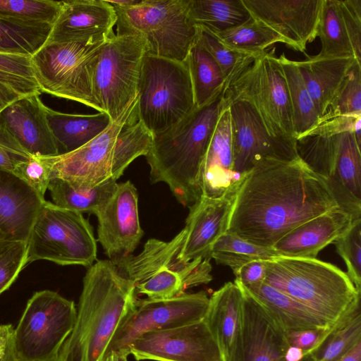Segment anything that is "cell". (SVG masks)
<instances>
[{"label":"cell","mask_w":361,"mask_h":361,"mask_svg":"<svg viewBox=\"0 0 361 361\" xmlns=\"http://www.w3.org/2000/svg\"><path fill=\"white\" fill-rule=\"evenodd\" d=\"M338 207L326 181L300 157L264 158L241 180L227 231L272 247L297 226Z\"/></svg>","instance_id":"cell-1"},{"label":"cell","mask_w":361,"mask_h":361,"mask_svg":"<svg viewBox=\"0 0 361 361\" xmlns=\"http://www.w3.org/2000/svg\"><path fill=\"white\" fill-rule=\"evenodd\" d=\"M357 117L321 118L296 139L298 157L326 181L338 206L355 219L361 218L360 146L353 133Z\"/></svg>","instance_id":"cell-4"},{"label":"cell","mask_w":361,"mask_h":361,"mask_svg":"<svg viewBox=\"0 0 361 361\" xmlns=\"http://www.w3.org/2000/svg\"><path fill=\"white\" fill-rule=\"evenodd\" d=\"M224 99L247 102L271 135L296 140L287 82L274 51L255 58L224 89Z\"/></svg>","instance_id":"cell-11"},{"label":"cell","mask_w":361,"mask_h":361,"mask_svg":"<svg viewBox=\"0 0 361 361\" xmlns=\"http://www.w3.org/2000/svg\"><path fill=\"white\" fill-rule=\"evenodd\" d=\"M185 61L190 72L196 107L207 104L226 88L219 66L195 41Z\"/></svg>","instance_id":"cell-33"},{"label":"cell","mask_w":361,"mask_h":361,"mask_svg":"<svg viewBox=\"0 0 361 361\" xmlns=\"http://www.w3.org/2000/svg\"><path fill=\"white\" fill-rule=\"evenodd\" d=\"M188 13L195 26L219 32L252 18L242 0H188Z\"/></svg>","instance_id":"cell-32"},{"label":"cell","mask_w":361,"mask_h":361,"mask_svg":"<svg viewBox=\"0 0 361 361\" xmlns=\"http://www.w3.org/2000/svg\"><path fill=\"white\" fill-rule=\"evenodd\" d=\"M238 188L219 198L201 195L189 207L184 228L185 237L180 254L183 261L211 259L213 245L228 231Z\"/></svg>","instance_id":"cell-23"},{"label":"cell","mask_w":361,"mask_h":361,"mask_svg":"<svg viewBox=\"0 0 361 361\" xmlns=\"http://www.w3.org/2000/svg\"><path fill=\"white\" fill-rule=\"evenodd\" d=\"M61 1L0 0V18L30 24L54 23Z\"/></svg>","instance_id":"cell-41"},{"label":"cell","mask_w":361,"mask_h":361,"mask_svg":"<svg viewBox=\"0 0 361 361\" xmlns=\"http://www.w3.org/2000/svg\"><path fill=\"white\" fill-rule=\"evenodd\" d=\"M251 16L279 35L283 44L305 52L317 37L323 0H242Z\"/></svg>","instance_id":"cell-21"},{"label":"cell","mask_w":361,"mask_h":361,"mask_svg":"<svg viewBox=\"0 0 361 361\" xmlns=\"http://www.w3.org/2000/svg\"><path fill=\"white\" fill-rule=\"evenodd\" d=\"M235 276V281L244 286L264 282L266 276L265 260L247 263L238 270Z\"/></svg>","instance_id":"cell-49"},{"label":"cell","mask_w":361,"mask_h":361,"mask_svg":"<svg viewBox=\"0 0 361 361\" xmlns=\"http://www.w3.org/2000/svg\"><path fill=\"white\" fill-rule=\"evenodd\" d=\"M361 116V63L355 61L322 118Z\"/></svg>","instance_id":"cell-43"},{"label":"cell","mask_w":361,"mask_h":361,"mask_svg":"<svg viewBox=\"0 0 361 361\" xmlns=\"http://www.w3.org/2000/svg\"><path fill=\"white\" fill-rule=\"evenodd\" d=\"M137 114L156 135L171 128L196 108L185 61L147 53L138 85Z\"/></svg>","instance_id":"cell-7"},{"label":"cell","mask_w":361,"mask_h":361,"mask_svg":"<svg viewBox=\"0 0 361 361\" xmlns=\"http://www.w3.org/2000/svg\"><path fill=\"white\" fill-rule=\"evenodd\" d=\"M130 355L126 350H116L106 352L100 361H128Z\"/></svg>","instance_id":"cell-53"},{"label":"cell","mask_w":361,"mask_h":361,"mask_svg":"<svg viewBox=\"0 0 361 361\" xmlns=\"http://www.w3.org/2000/svg\"><path fill=\"white\" fill-rule=\"evenodd\" d=\"M185 237L183 228L169 241L149 239L139 254L116 265L134 283L136 294L167 300L212 280L210 259L185 262L180 258Z\"/></svg>","instance_id":"cell-6"},{"label":"cell","mask_w":361,"mask_h":361,"mask_svg":"<svg viewBox=\"0 0 361 361\" xmlns=\"http://www.w3.org/2000/svg\"><path fill=\"white\" fill-rule=\"evenodd\" d=\"M77 309L73 301L44 290L29 299L13 331V348L18 361H51L73 330Z\"/></svg>","instance_id":"cell-13"},{"label":"cell","mask_w":361,"mask_h":361,"mask_svg":"<svg viewBox=\"0 0 361 361\" xmlns=\"http://www.w3.org/2000/svg\"><path fill=\"white\" fill-rule=\"evenodd\" d=\"M264 283L303 305L332 326L360 305V293L345 272L317 258L265 260Z\"/></svg>","instance_id":"cell-5"},{"label":"cell","mask_w":361,"mask_h":361,"mask_svg":"<svg viewBox=\"0 0 361 361\" xmlns=\"http://www.w3.org/2000/svg\"><path fill=\"white\" fill-rule=\"evenodd\" d=\"M224 90L171 128L154 135L145 156L152 183H166L183 206H191L202 195L201 167L224 107Z\"/></svg>","instance_id":"cell-3"},{"label":"cell","mask_w":361,"mask_h":361,"mask_svg":"<svg viewBox=\"0 0 361 361\" xmlns=\"http://www.w3.org/2000/svg\"><path fill=\"white\" fill-rule=\"evenodd\" d=\"M244 287L286 331L330 326L303 305L264 282Z\"/></svg>","instance_id":"cell-30"},{"label":"cell","mask_w":361,"mask_h":361,"mask_svg":"<svg viewBox=\"0 0 361 361\" xmlns=\"http://www.w3.org/2000/svg\"><path fill=\"white\" fill-rule=\"evenodd\" d=\"M129 353L137 361H224L205 322L146 332L133 340Z\"/></svg>","instance_id":"cell-17"},{"label":"cell","mask_w":361,"mask_h":361,"mask_svg":"<svg viewBox=\"0 0 361 361\" xmlns=\"http://www.w3.org/2000/svg\"><path fill=\"white\" fill-rule=\"evenodd\" d=\"M209 300L205 291L185 293L167 300H137L135 308L115 332L106 352L128 351L130 343L146 332L173 329L202 320Z\"/></svg>","instance_id":"cell-15"},{"label":"cell","mask_w":361,"mask_h":361,"mask_svg":"<svg viewBox=\"0 0 361 361\" xmlns=\"http://www.w3.org/2000/svg\"><path fill=\"white\" fill-rule=\"evenodd\" d=\"M224 103L231 116L233 171L239 177L243 178L257 161L264 158H299L296 140L271 135L250 104L243 100H224Z\"/></svg>","instance_id":"cell-16"},{"label":"cell","mask_w":361,"mask_h":361,"mask_svg":"<svg viewBox=\"0 0 361 361\" xmlns=\"http://www.w3.org/2000/svg\"><path fill=\"white\" fill-rule=\"evenodd\" d=\"M137 105L138 96L118 120L87 143L70 152L47 157L51 179L61 178L86 185L117 180L134 161L118 134L139 121Z\"/></svg>","instance_id":"cell-12"},{"label":"cell","mask_w":361,"mask_h":361,"mask_svg":"<svg viewBox=\"0 0 361 361\" xmlns=\"http://www.w3.org/2000/svg\"><path fill=\"white\" fill-rule=\"evenodd\" d=\"M27 263L92 266L97 259L92 227L82 214L44 201L27 240Z\"/></svg>","instance_id":"cell-10"},{"label":"cell","mask_w":361,"mask_h":361,"mask_svg":"<svg viewBox=\"0 0 361 361\" xmlns=\"http://www.w3.org/2000/svg\"><path fill=\"white\" fill-rule=\"evenodd\" d=\"M23 97L8 87L0 84V113L9 104Z\"/></svg>","instance_id":"cell-52"},{"label":"cell","mask_w":361,"mask_h":361,"mask_svg":"<svg viewBox=\"0 0 361 361\" xmlns=\"http://www.w3.org/2000/svg\"><path fill=\"white\" fill-rule=\"evenodd\" d=\"M147 52V42L138 34H114L102 48L93 90L111 121L118 120L136 99L142 61Z\"/></svg>","instance_id":"cell-14"},{"label":"cell","mask_w":361,"mask_h":361,"mask_svg":"<svg viewBox=\"0 0 361 361\" xmlns=\"http://www.w3.org/2000/svg\"><path fill=\"white\" fill-rule=\"evenodd\" d=\"M30 156L0 141V169L13 172L16 167Z\"/></svg>","instance_id":"cell-50"},{"label":"cell","mask_w":361,"mask_h":361,"mask_svg":"<svg viewBox=\"0 0 361 361\" xmlns=\"http://www.w3.org/2000/svg\"><path fill=\"white\" fill-rule=\"evenodd\" d=\"M243 178L233 171L231 116L224 104L201 167L202 195L221 197L238 188Z\"/></svg>","instance_id":"cell-26"},{"label":"cell","mask_w":361,"mask_h":361,"mask_svg":"<svg viewBox=\"0 0 361 361\" xmlns=\"http://www.w3.org/2000/svg\"><path fill=\"white\" fill-rule=\"evenodd\" d=\"M353 133L359 146L361 144V116H357L353 124Z\"/></svg>","instance_id":"cell-55"},{"label":"cell","mask_w":361,"mask_h":361,"mask_svg":"<svg viewBox=\"0 0 361 361\" xmlns=\"http://www.w3.org/2000/svg\"><path fill=\"white\" fill-rule=\"evenodd\" d=\"M137 300L134 283L111 261L98 260L88 267L75 324L59 361H100Z\"/></svg>","instance_id":"cell-2"},{"label":"cell","mask_w":361,"mask_h":361,"mask_svg":"<svg viewBox=\"0 0 361 361\" xmlns=\"http://www.w3.org/2000/svg\"><path fill=\"white\" fill-rule=\"evenodd\" d=\"M44 44L32 61L41 92L104 112L93 90L99 55L105 42Z\"/></svg>","instance_id":"cell-9"},{"label":"cell","mask_w":361,"mask_h":361,"mask_svg":"<svg viewBox=\"0 0 361 361\" xmlns=\"http://www.w3.org/2000/svg\"><path fill=\"white\" fill-rule=\"evenodd\" d=\"M347 267V275L361 293V218L355 219L334 242Z\"/></svg>","instance_id":"cell-44"},{"label":"cell","mask_w":361,"mask_h":361,"mask_svg":"<svg viewBox=\"0 0 361 361\" xmlns=\"http://www.w3.org/2000/svg\"><path fill=\"white\" fill-rule=\"evenodd\" d=\"M243 305V291L236 282H227L209 298L203 320L228 361L239 334Z\"/></svg>","instance_id":"cell-27"},{"label":"cell","mask_w":361,"mask_h":361,"mask_svg":"<svg viewBox=\"0 0 361 361\" xmlns=\"http://www.w3.org/2000/svg\"><path fill=\"white\" fill-rule=\"evenodd\" d=\"M39 94L23 97L0 113V141L30 156L60 154Z\"/></svg>","instance_id":"cell-20"},{"label":"cell","mask_w":361,"mask_h":361,"mask_svg":"<svg viewBox=\"0 0 361 361\" xmlns=\"http://www.w3.org/2000/svg\"><path fill=\"white\" fill-rule=\"evenodd\" d=\"M355 61V57L318 58L316 56L296 61L320 118L326 115L338 89Z\"/></svg>","instance_id":"cell-28"},{"label":"cell","mask_w":361,"mask_h":361,"mask_svg":"<svg viewBox=\"0 0 361 361\" xmlns=\"http://www.w3.org/2000/svg\"><path fill=\"white\" fill-rule=\"evenodd\" d=\"M114 8L116 35H141L147 42V53L185 61L197 36V26L188 16V0H140Z\"/></svg>","instance_id":"cell-8"},{"label":"cell","mask_w":361,"mask_h":361,"mask_svg":"<svg viewBox=\"0 0 361 361\" xmlns=\"http://www.w3.org/2000/svg\"><path fill=\"white\" fill-rule=\"evenodd\" d=\"M117 21L114 8L104 0L61 1L45 44L90 43L109 39Z\"/></svg>","instance_id":"cell-22"},{"label":"cell","mask_w":361,"mask_h":361,"mask_svg":"<svg viewBox=\"0 0 361 361\" xmlns=\"http://www.w3.org/2000/svg\"><path fill=\"white\" fill-rule=\"evenodd\" d=\"M278 58L288 88L297 139L314 128L321 118L305 87L296 61L287 58L284 53Z\"/></svg>","instance_id":"cell-34"},{"label":"cell","mask_w":361,"mask_h":361,"mask_svg":"<svg viewBox=\"0 0 361 361\" xmlns=\"http://www.w3.org/2000/svg\"><path fill=\"white\" fill-rule=\"evenodd\" d=\"M13 173L44 198L51 180V169L47 157L30 156L20 162Z\"/></svg>","instance_id":"cell-46"},{"label":"cell","mask_w":361,"mask_h":361,"mask_svg":"<svg viewBox=\"0 0 361 361\" xmlns=\"http://www.w3.org/2000/svg\"><path fill=\"white\" fill-rule=\"evenodd\" d=\"M27 241L0 240V295L27 264Z\"/></svg>","instance_id":"cell-45"},{"label":"cell","mask_w":361,"mask_h":361,"mask_svg":"<svg viewBox=\"0 0 361 361\" xmlns=\"http://www.w3.org/2000/svg\"><path fill=\"white\" fill-rule=\"evenodd\" d=\"M49 125L61 154L72 152L102 133L111 123L105 112L95 114H67L46 108Z\"/></svg>","instance_id":"cell-29"},{"label":"cell","mask_w":361,"mask_h":361,"mask_svg":"<svg viewBox=\"0 0 361 361\" xmlns=\"http://www.w3.org/2000/svg\"><path fill=\"white\" fill-rule=\"evenodd\" d=\"M317 37L321 42L318 58L355 57L343 20L340 0H323Z\"/></svg>","instance_id":"cell-35"},{"label":"cell","mask_w":361,"mask_h":361,"mask_svg":"<svg viewBox=\"0 0 361 361\" xmlns=\"http://www.w3.org/2000/svg\"><path fill=\"white\" fill-rule=\"evenodd\" d=\"M237 283L243 291L241 324L228 361H287L285 353L289 343L286 331L243 286ZM302 361L316 359L310 353Z\"/></svg>","instance_id":"cell-18"},{"label":"cell","mask_w":361,"mask_h":361,"mask_svg":"<svg viewBox=\"0 0 361 361\" xmlns=\"http://www.w3.org/2000/svg\"><path fill=\"white\" fill-rule=\"evenodd\" d=\"M360 341L361 313L359 305L342 318L312 354L316 361H337Z\"/></svg>","instance_id":"cell-39"},{"label":"cell","mask_w":361,"mask_h":361,"mask_svg":"<svg viewBox=\"0 0 361 361\" xmlns=\"http://www.w3.org/2000/svg\"><path fill=\"white\" fill-rule=\"evenodd\" d=\"M51 27L0 18V53L32 56L45 44Z\"/></svg>","instance_id":"cell-38"},{"label":"cell","mask_w":361,"mask_h":361,"mask_svg":"<svg viewBox=\"0 0 361 361\" xmlns=\"http://www.w3.org/2000/svg\"><path fill=\"white\" fill-rule=\"evenodd\" d=\"M16 361H18V360H16ZM51 361H59V360L58 358V359H56V360H51Z\"/></svg>","instance_id":"cell-56"},{"label":"cell","mask_w":361,"mask_h":361,"mask_svg":"<svg viewBox=\"0 0 361 361\" xmlns=\"http://www.w3.org/2000/svg\"><path fill=\"white\" fill-rule=\"evenodd\" d=\"M279 257L272 247L257 245L226 231L212 247L210 258L216 264L227 266L234 275L247 263L271 260Z\"/></svg>","instance_id":"cell-37"},{"label":"cell","mask_w":361,"mask_h":361,"mask_svg":"<svg viewBox=\"0 0 361 361\" xmlns=\"http://www.w3.org/2000/svg\"><path fill=\"white\" fill-rule=\"evenodd\" d=\"M341 319L330 326L286 331V339L291 346L297 347L307 354L313 353L319 348Z\"/></svg>","instance_id":"cell-48"},{"label":"cell","mask_w":361,"mask_h":361,"mask_svg":"<svg viewBox=\"0 0 361 361\" xmlns=\"http://www.w3.org/2000/svg\"><path fill=\"white\" fill-rule=\"evenodd\" d=\"M13 327L11 324H0V361H16L13 348Z\"/></svg>","instance_id":"cell-51"},{"label":"cell","mask_w":361,"mask_h":361,"mask_svg":"<svg viewBox=\"0 0 361 361\" xmlns=\"http://www.w3.org/2000/svg\"><path fill=\"white\" fill-rule=\"evenodd\" d=\"M211 32L229 49L254 57L262 55L275 43H283L279 35L252 17L228 30Z\"/></svg>","instance_id":"cell-36"},{"label":"cell","mask_w":361,"mask_h":361,"mask_svg":"<svg viewBox=\"0 0 361 361\" xmlns=\"http://www.w3.org/2000/svg\"><path fill=\"white\" fill-rule=\"evenodd\" d=\"M44 201L13 172L0 169V240L27 241Z\"/></svg>","instance_id":"cell-24"},{"label":"cell","mask_w":361,"mask_h":361,"mask_svg":"<svg viewBox=\"0 0 361 361\" xmlns=\"http://www.w3.org/2000/svg\"><path fill=\"white\" fill-rule=\"evenodd\" d=\"M96 216L97 240L109 260L117 265L132 255L143 235L135 185L130 180L118 183L112 197Z\"/></svg>","instance_id":"cell-19"},{"label":"cell","mask_w":361,"mask_h":361,"mask_svg":"<svg viewBox=\"0 0 361 361\" xmlns=\"http://www.w3.org/2000/svg\"><path fill=\"white\" fill-rule=\"evenodd\" d=\"M195 42L204 48L219 66L226 87L257 58L232 51L207 29L197 26Z\"/></svg>","instance_id":"cell-42"},{"label":"cell","mask_w":361,"mask_h":361,"mask_svg":"<svg viewBox=\"0 0 361 361\" xmlns=\"http://www.w3.org/2000/svg\"><path fill=\"white\" fill-rule=\"evenodd\" d=\"M118 186L114 179L96 185H86L61 178L49 184L53 203L60 207L95 215L106 204Z\"/></svg>","instance_id":"cell-31"},{"label":"cell","mask_w":361,"mask_h":361,"mask_svg":"<svg viewBox=\"0 0 361 361\" xmlns=\"http://www.w3.org/2000/svg\"><path fill=\"white\" fill-rule=\"evenodd\" d=\"M337 361H361V341Z\"/></svg>","instance_id":"cell-54"},{"label":"cell","mask_w":361,"mask_h":361,"mask_svg":"<svg viewBox=\"0 0 361 361\" xmlns=\"http://www.w3.org/2000/svg\"><path fill=\"white\" fill-rule=\"evenodd\" d=\"M0 84L20 97L42 93L29 55L0 53Z\"/></svg>","instance_id":"cell-40"},{"label":"cell","mask_w":361,"mask_h":361,"mask_svg":"<svg viewBox=\"0 0 361 361\" xmlns=\"http://www.w3.org/2000/svg\"><path fill=\"white\" fill-rule=\"evenodd\" d=\"M355 219H357L351 214L338 207L297 226L272 247L279 257L315 259Z\"/></svg>","instance_id":"cell-25"},{"label":"cell","mask_w":361,"mask_h":361,"mask_svg":"<svg viewBox=\"0 0 361 361\" xmlns=\"http://www.w3.org/2000/svg\"><path fill=\"white\" fill-rule=\"evenodd\" d=\"M340 4L355 59L361 63V0H340Z\"/></svg>","instance_id":"cell-47"}]
</instances>
